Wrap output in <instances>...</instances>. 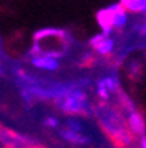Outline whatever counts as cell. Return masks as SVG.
<instances>
[{
	"instance_id": "obj_5",
	"label": "cell",
	"mask_w": 146,
	"mask_h": 148,
	"mask_svg": "<svg viewBox=\"0 0 146 148\" xmlns=\"http://www.w3.org/2000/svg\"><path fill=\"white\" fill-rule=\"evenodd\" d=\"M0 143L3 145V148H31L39 142L0 124Z\"/></svg>"
},
{
	"instance_id": "obj_3",
	"label": "cell",
	"mask_w": 146,
	"mask_h": 148,
	"mask_svg": "<svg viewBox=\"0 0 146 148\" xmlns=\"http://www.w3.org/2000/svg\"><path fill=\"white\" fill-rule=\"evenodd\" d=\"M81 85L82 82H72L69 89L53 101L61 113L68 116H82V118L93 114V105L88 101Z\"/></svg>"
},
{
	"instance_id": "obj_10",
	"label": "cell",
	"mask_w": 146,
	"mask_h": 148,
	"mask_svg": "<svg viewBox=\"0 0 146 148\" xmlns=\"http://www.w3.org/2000/svg\"><path fill=\"white\" fill-rule=\"evenodd\" d=\"M45 124L50 127H58V119L56 118H48L47 121H45Z\"/></svg>"
},
{
	"instance_id": "obj_6",
	"label": "cell",
	"mask_w": 146,
	"mask_h": 148,
	"mask_svg": "<svg viewBox=\"0 0 146 148\" xmlns=\"http://www.w3.org/2000/svg\"><path fill=\"white\" fill-rule=\"evenodd\" d=\"M59 135L64 142L71 145H87L90 142V137L85 135L84 132H77V130H72L69 127H63L59 129Z\"/></svg>"
},
{
	"instance_id": "obj_11",
	"label": "cell",
	"mask_w": 146,
	"mask_h": 148,
	"mask_svg": "<svg viewBox=\"0 0 146 148\" xmlns=\"http://www.w3.org/2000/svg\"><path fill=\"white\" fill-rule=\"evenodd\" d=\"M31 148H47V147H44L42 143H37V145H34V147H31Z\"/></svg>"
},
{
	"instance_id": "obj_9",
	"label": "cell",
	"mask_w": 146,
	"mask_h": 148,
	"mask_svg": "<svg viewBox=\"0 0 146 148\" xmlns=\"http://www.w3.org/2000/svg\"><path fill=\"white\" fill-rule=\"evenodd\" d=\"M121 7L133 13H146V0H121Z\"/></svg>"
},
{
	"instance_id": "obj_2",
	"label": "cell",
	"mask_w": 146,
	"mask_h": 148,
	"mask_svg": "<svg viewBox=\"0 0 146 148\" xmlns=\"http://www.w3.org/2000/svg\"><path fill=\"white\" fill-rule=\"evenodd\" d=\"M69 36L61 29H42L34 34V45L31 48L32 56L58 58L69 50Z\"/></svg>"
},
{
	"instance_id": "obj_1",
	"label": "cell",
	"mask_w": 146,
	"mask_h": 148,
	"mask_svg": "<svg viewBox=\"0 0 146 148\" xmlns=\"http://www.w3.org/2000/svg\"><path fill=\"white\" fill-rule=\"evenodd\" d=\"M93 116L101 132L116 148H130L133 145V134L130 132L125 114L116 103L98 101L93 105Z\"/></svg>"
},
{
	"instance_id": "obj_8",
	"label": "cell",
	"mask_w": 146,
	"mask_h": 148,
	"mask_svg": "<svg viewBox=\"0 0 146 148\" xmlns=\"http://www.w3.org/2000/svg\"><path fill=\"white\" fill-rule=\"evenodd\" d=\"M31 64L35 68H40L44 71H55L59 68V63L56 58H50V56H32L31 58Z\"/></svg>"
},
{
	"instance_id": "obj_4",
	"label": "cell",
	"mask_w": 146,
	"mask_h": 148,
	"mask_svg": "<svg viewBox=\"0 0 146 148\" xmlns=\"http://www.w3.org/2000/svg\"><path fill=\"white\" fill-rule=\"evenodd\" d=\"M100 26L103 27L104 34H109L113 29H119L127 23V13L121 5H114V7L104 8L96 15Z\"/></svg>"
},
{
	"instance_id": "obj_7",
	"label": "cell",
	"mask_w": 146,
	"mask_h": 148,
	"mask_svg": "<svg viewBox=\"0 0 146 148\" xmlns=\"http://www.w3.org/2000/svg\"><path fill=\"white\" fill-rule=\"evenodd\" d=\"M91 47L95 48L100 55H109L114 48V40L109 37V34H103V36H96L91 40Z\"/></svg>"
},
{
	"instance_id": "obj_12",
	"label": "cell",
	"mask_w": 146,
	"mask_h": 148,
	"mask_svg": "<svg viewBox=\"0 0 146 148\" xmlns=\"http://www.w3.org/2000/svg\"><path fill=\"white\" fill-rule=\"evenodd\" d=\"M2 73H3V71H2V68H0V76H2Z\"/></svg>"
}]
</instances>
